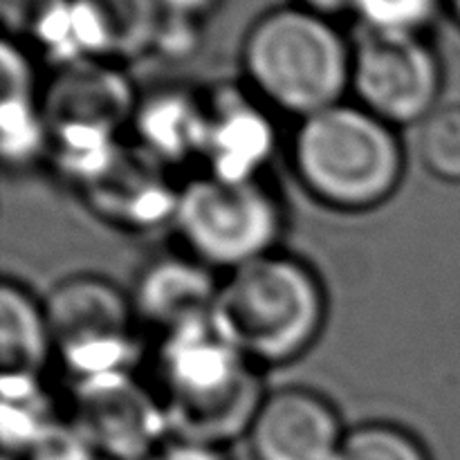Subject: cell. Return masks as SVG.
<instances>
[{
	"label": "cell",
	"instance_id": "1",
	"mask_svg": "<svg viewBox=\"0 0 460 460\" xmlns=\"http://www.w3.org/2000/svg\"><path fill=\"white\" fill-rule=\"evenodd\" d=\"M211 322L247 362L279 367L319 340L326 292L308 265L272 252L220 281Z\"/></svg>",
	"mask_w": 460,
	"mask_h": 460
},
{
	"label": "cell",
	"instance_id": "2",
	"mask_svg": "<svg viewBox=\"0 0 460 460\" xmlns=\"http://www.w3.org/2000/svg\"><path fill=\"white\" fill-rule=\"evenodd\" d=\"M292 162L310 196L355 214L385 205L404 175V151L394 126L344 102L299 121Z\"/></svg>",
	"mask_w": 460,
	"mask_h": 460
},
{
	"label": "cell",
	"instance_id": "3",
	"mask_svg": "<svg viewBox=\"0 0 460 460\" xmlns=\"http://www.w3.org/2000/svg\"><path fill=\"white\" fill-rule=\"evenodd\" d=\"M160 368L169 394L171 431L178 440L218 447L250 431L263 395L250 362L211 319L164 335Z\"/></svg>",
	"mask_w": 460,
	"mask_h": 460
},
{
	"label": "cell",
	"instance_id": "4",
	"mask_svg": "<svg viewBox=\"0 0 460 460\" xmlns=\"http://www.w3.org/2000/svg\"><path fill=\"white\" fill-rule=\"evenodd\" d=\"M245 70L261 99L299 119L344 102L353 54L340 31L308 9H281L252 27Z\"/></svg>",
	"mask_w": 460,
	"mask_h": 460
},
{
	"label": "cell",
	"instance_id": "5",
	"mask_svg": "<svg viewBox=\"0 0 460 460\" xmlns=\"http://www.w3.org/2000/svg\"><path fill=\"white\" fill-rule=\"evenodd\" d=\"M173 223L193 261L234 272L272 254L283 216L259 180L234 182L207 173L180 189Z\"/></svg>",
	"mask_w": 460,
	"mask_h": 460
},
{
	"label": "cell",
	"instance_id": "6",
	"mask_svg": "<svg viewBox=\"0 0 460 460\" xmlns=\"http://www.w3.org/2000/svg\"><path fill=\"white\" fill-rule=\"evenodd\" d=\"M54 350L76 382L128 371L133 359V301L97 277L61 283L45 304Z\"/></svg>",
	"mask_w": 460,
	"mask_h": 460
},
{
	"label": "cell",
	"instance_id": "7",
	"mask_svg": "<svg viewBox=\"0 0 460 460\" xmlns=\"http://www.w3.org/2000/svg\"><path fill=\"white\" fill-rule=\"evenodd\" d=\"M443 85L436 54L418 34L367 31L353 52L350 90L358 106L385 124H422L438 108Z\"/></svg>",
	"mask_w": 460,
	"mask_h": 460
},
{
	"label": "cell",
	"instance_id": "8",
	"mask_svg": "<svg viewBox=\"0 0 460 460\" xmlns=\"http://www.w3.org/2000/svg\"><path fill=\"white\" fill-rule=\"evenodd\" d=\"M72 422L99 456L112 460L153 456L171 431L166 404L157 402L128 371L76 382Z\"/></svg>",
	"mask_w": 460,
	"mask_h": 460
},
{
	"label": "cell",
	"instance_id": "9",
	"mask_svg": "<svg viewBox=\"0 0 460 460\" xmlns=\"http://www.w3.org/2000/svg\"><path fill=\"white\" fill-rule=\"evenodd\" d=\"M247 436L256 460H335L346 431L326 400L283 389L261 400Z\"/></svg>",
	"mask_w": 460,
	"mask_h": 460
},
{
	"label": "cell",
	"instance_id": "10",
	"mask_svg": "<svg viewBox=\"0 0 460 460\" xmlns=\"http://www.w3.org/2000/svg\"><path fill=\"white\" fill-rule=\"evenodd\" d=\"M207 139L202 155L209 175L234 182L259 180L274 148V126L243 94L223 93L207 108Z\"/></svg>",
	"mask_w": 460,
	"mask_h": 460
},
{
	"label": "cell",
	"instance_id": "11",
	"mask_svg": "<svg viewBox=\"0 0 460 460\" xmlns=\"http://www.w3.org/2000/svg\"><path fill=\"white\" fill-rule=\"evenodd\" d=\"M45 106L48 133L57 130H103L115 133L117 124L133 115L130 90L117 72L99 61L63 67Z\"/></svg>",
	"mask_w": 460,
	"mask_h": 460
},
{
	"label": "cell",
	"instance_id": "12",
	"mask_svg": "<svg viewBox=\"0 0 460 460\" xmlns=\"http://www.w3.org/2000/svg\"><path fill=\"white\" fill-rule=\"evenodd\" d=\"M220 283L198 261L166 259L142 274L133 296L135 314L169 332L211 319Z\"/></svg>",
	"mask_w": 460,
	"mask_h": 460
},
{
	"label": "cell",
	"instance_id": "13",
	"mask_svg": "<svg viewBox=\"0 0 460 460\" xmlns=\"http://www.w3.org/2000/svg\"><path fill=\"white\" fill-rule=\"evenodd\" d=\"M0 151L7 164H27L49 142L45 108L36 97L34 70L25 54L3 40L0 48Z\"/></svg>",
	"mask_w": 460,
	"mask_h": 460
},
{
	"label": "cell",
	"instance_id": "14",
	"mask_svg": "<svg viewBox=\"0 0 460 460\" xmlns=\"http://www.w3.org/2000/svg\"><path fill=\"white\" fill-rule=\"evenodd\" d=\"M142 151L160 160H184L205 151L209 112L184 93H160L133 112Z\"/></svg>",
	"mask_w": 460,
	"mask_h": 460
},
{
	"label": "cell",
	"instance_id": "15",
	"mask_svg": "<svg viewBox=\"0 0 460 460\" xmlns=\"http://www.w3.org/2000/svg\"><path fill=\"white\" fill-rule=\"evenodd\" d=\"M30 34L63 67L111 54L106 25L94 0H48Z\"/></svg>",
	"mask_w": 460,
	"mask_h": 460
},
{
	"label": "cell",
	"instance_id": "16",
	"mask_svg": "<svg viewBox=\"0 0 460 460\" xmlns=\"http://www.w3.org/2000/svg\"><path fill=\"white\" fill-rule=\"evenodd\" d=\"M54 350L45 305L12 281L0 290V362L3 376L39 377Z\"/></svg>",
	"mask_w": 460,
	"mask_h": 460
},
{
	"label": "cell",
	"instance_id": "17",
	"mask_svg": "<svg viewBox=\"0 0 460 460\" xmlns=\"http://www.w3.org/2000/svg\"><path fill=\"white\" fill-rule=\"evenodd\" d=\"M52 420L40 395L39 377L3 376V443L7 452L25 458Z\"/></svg>",
	"mask_w": 460,
	"mask_h": 460
},
{
	"label": "cell",
	"instance_id": "18",
	"mask_svg": "<svg viewBox=\"0 0 460 460\" xmlns=\"http://www.w3.org/2000/svg\"><path fill=\"white\" fill-rule=\"evenodd\" d=\"M106 25L111 54L130 57L157 43L164 12L157 0H94Z\"/></svg>",
	"mask_w": 460,
	"mask_h": 460
},
{
	"label": "cell",
	"instance_id": "19",
	"mask_svg": "<svg viewBox=\"0 0 460 460\" xmlns=\"http://www.w3.org/2000/svg\"><path fill=\"white\" fill-rule=\"evenodd\" d=\"M418 153L431 175L460 182V106H438L422 121Z\"/></svg>",
	"mask_w": 460,
	"mask_h": 460
},
{
	"label": "cell",
	"instance_id": "20",
	"mask_svg": "<svg viewBox=\"0 0 460 460\" xmlns=\"http://www.w3.org/2000/svg\"><path fill=\"white\" fill-rule=\"evenodd\" d=\"M335 460H429L407 431L389 425H364L346 431Z\"/></svg>",
	"mask_w": 460,
	"mask_h": 460
},
{
	"label": "cell",
	"instance_id": "21",
	"mask_svg": "<svg viewBox=\"0 0 460 460\" xmlns=\"http://www.w3.org/2000/svg\"><path fill=\"white\" fill-rule=\"evenodd\" d=\"M438 0H355L353 12L362 16L368 31L416 34L434 18Z\"/></svg>",
	"mask_w": 460,
	"mask_h": 460
},
{
	"label": "cell",
	"instance_id": "22",
	"mask_svg": "<svg viewBox=\"0 0 460 460\" xmlns=\"http://www.w3.org/2000/svg\"><path fill=\"white\" fill-rule=\"evenodd\" d=\"M102 456L75 422L52 420L36 438L25 460H99Z\"/></svg>",
	"mask_w": 460,
	"mask_h": 460
},
{
	"label": "cell",
	"instance_id": "23",
	"mask_svg": "<svg viewBox=\"0 0 460 460\" xmlns=\"http://www.w3.org/2000/svg\"><path fill=\"white\" fill-rule=\"evenodd\" d=\"M48 0H3V21L9 30L30 31Z\"/></svg>",
	"mask_w": 460,
	"mask_h": 460
},
{
	"label": "cell",
	"instance_id": "24",
	"mask_svg": "<svg viewBox=\"0 0 460 460\" xmlns=\"http://www.w3.org/2000/svg\"><path fill=\"white\" fill-rule=\"evenodd\" d=\"M155 460H225V456L218 452V447H211V445L175 440V443L164 445L155 454Z\"/></svg>",
	"mask_w": 460,
	"mask_h": 460
},
{
	"label": "cell",
	"instance_id": "25",
	"mask_svg": "<svg viewBox=\"0 0 460 460\" xmlns=\"http://www.w3.org/2000/svg\"><path fill=\"white\" fill-rule=\"evenodd\" d=\"M214 0H157L164 13H173V16H187L191 18L193 13L207 9Z\"/></svg>",
	"mask_w": 460,
	"mask_h": 460
},
{
	"label": "cell",
	"instance_id": "26",
	"mask_svg": "<svg viewBox=\"0 0 460 460\" xmlns=\"http://www.w3.org/2000/svg\"><path fill=\"white\" fill-rule=\"evenodd\" d=\"M305 4L308 12L319 13V16H326V13H337L346 12V9H353L355 0H301Z\"/></svg>",
	"mask_w": 460,
	"mask_h": 460
},
{
	"label": "cell",
	"instance_id": "27",
	"mask_svg": "<svg viewBox=\"0 0 460 460\" xmlns=\"http://www.w3.org/2000/svg\"><path fill=\"white\" fill-rule=\"evenodd\" d=\"M452 7H454V13H456L460 21V0H452Z\"/></svg>",
	"mask_w": 460,
	"mask_h": 460
}]
</instances>
